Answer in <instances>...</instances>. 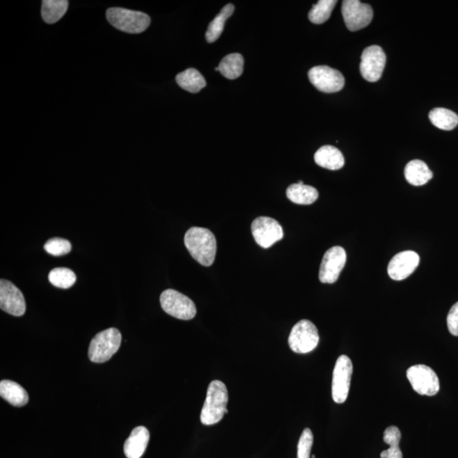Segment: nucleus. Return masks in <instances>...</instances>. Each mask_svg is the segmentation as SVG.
Here are the masks:
<instances>
[{
	"label": "nucleus",
	"instance_id": "10",
	"mask_svg": "<svg viewBox=\"0 0 458 458\" xmlns=\"http://www.w3.org/2000/svg\"><path fill=\"white\" fill-rule=\"evenodd\" d=\"M255 242L267 249L283 238V230L278 221L269 216H259L251 224Z\"/></svg>",
	"mask_w": 458,
	"mask_h": 458
},
{
	"label": "nucleus",
	"instance_id": "2",
	"mask_svg": "<svg viewBox=\"0 0 458 458\" xmlns=\"http://www.w3.org/2000/svg\"><path fill=\"white\" fill-rule=\"evenodd\" d=\"M228 393L226 386L220 380L209 384L207 398L201 410L200 421L204 425H213L222 420L227 410Z\"/></svg>",
	"mask_w": 458,
	"mask_h": 458
},
{
	"label": "nucleus",
	"instance_id": "13",
	"mask_svg": "<svg viewBox=\"0 0 458 458\" xmlns=\"http://www.w3.org/2000/svg\"><path fill=\"white\" fill-rule=\"evenodd\" d=\"M347 252L342 247L333 246L326 251L319 270L321 283H335L347 263Z\"/></svg>",
	"mask_w": 458,
	"mask_h": 458
},
{
	"label": "nucleus",
	"instance_id": "15",
	"mask_svg": "<svg viewBox=\"0 0 458 458\" xmlns=\"http://www.w3.org/2000/svg\"><path fill=\"white\" fill-rule=\"evenodd\" d=\"M419 262L420 258L417 252L413 251L400 252L390 260L388 266V274L394 281H403L416 270Z\"/></svg>",
	"mask_w": 458,
	"mask_h": 458
},
{
	"label": "nucleus",
	"instance_id": "30",
	"mask_svg": "<svg viewBox=\"0 0 458 458\" xmlns=\"http://www.w3.org/2000/svg\"><path fill=\"white\" fill-rule=\"evenodd\" d=\"M313 444V434L310 429H305L298 443L297 458H310Z\"/></svg>",
	"mask_w": 458,
	"mask_h": 458
},
{
	"label": "nucleus",
	"instance_id": "11",
	"mask_svg": "<svg viewBox=\"0 0 458 458\" xmlns=\"http://www.w3.org/2000/svg\"><path fill=\"white\" fill-rule=\"evenodd\" d=\"M309 80L318 90L324 93L339 92L345 86V77L338 70L318 65L308 72Z\"/></svg>",
	"mask_w": 458,
	"mask_h": 458
},
{
	"label": "nucleus",
	"instance_id": "14",
	"mask_svg": "<svg viewBox=\"0 0 458 458\" xmlns=\"http://www.w3.org/2000/svg\"><path fill=\"white\" fill-rule=\"evenodd\" d=\"M0 308L15 317H22L26 313V301L22 291L13 283L0 281Z\"/></svg>",
	"mask_w": 458,
	"mask_h": 458
},
{
	"label": "nucleus",
	"instance_id": "31",
	"mask_svg": "<svg viewBox=\"0 0 458 458\" xmlns=\"http://www.w3.org/2000/svg\"><path fill=\"white\" fill-rule=\"evenodd\" d=\"M446 321L450 333L454 336H458V302L452 306Z\"/></svg>",
	"mask_w": 458,
	"mask_h": 458
},
{
	"label": "nucleus",
	"instance_id": "26",
	"mask_svg": "<svg viewBox=\"0 0 458 458\" xmlns=\"http://www.w3.org/2000/svg\"><path fill=\"white\" fill-rule=\"evenodd\" d=\"M402 434L397 427L390 426L384 430V441L390 445V448L380 454L381 458H403L401 449L399 448Z\"/></svg>",
	"mask_w": 458,
	"mask_h": 458
},
{
	"label": "nucleus",
	"instance_id": "24",
	"mask_svg": "<svg viewBox=\"0 0 458 458\" xmlns=\"http://www.w3.org/2000/svg\"><path fill=\"white\" fill-rule=\"evenodd\" d=\"M221 74L228 79L234 80L242 75L244 58L239 53L228 54L219 65Z\"/></svg>",
	"mask_w": 458,
	"mask_h": 458
},
{
	"label": "nucleus",
	"instance_id": "16",
	"mask_svg": "<svg viewBox=\"0 0 458 458\" xmlns=\"http://www.w3.org/2000/svg\"><path fill=\"white\" fill-rule=\"evenodd\" d=\"M149 441V430L143 426L136 427L124 443V453L127 458H141L146 451Z\"/></svg>",
	"mask_w": 458,
	"mask_h": 458
},
{
	"label": "nucleus",
	"instance_id": "22",
	"mask_svg": "<svg viewBox=\"0 0 458 458\" xmlns=\"http://www.w3.org/2000/svg\"><path fill=\"white\" fill-rule=\"evenodd\" d=\"M69 2L67 0H45L42 3V17L48 24L59 22L67 13Z\"/></svg>",
	"mask_w": 458,
	"mask_h": 458
},
{
	"label": "nucleus",
	"instance_id": "8",
	"mask_svg": "<svg viewBox=\"0 0 458 458\" xmlns=\"http://www.w3.org/2000/svg\"><path fill=\"white\" fill-rule=\"evenodd\" d=\"M353 365L349 356L342 355L337 359L333 372L332 397L336 403L347 401L350 391Z\"/></svg>",
	"mask_w": 458,
	"mask_h": 458
},
{
	"label": "nucleus",
	"instance_id": "29",
	"mask_svg": "<svg viewBox=\"0 0 458 458\" xmlns=\"http://www.w3.org/2000/svg\"><path fill=\"white\" fill-rule=\"evenodd\" d=\"M45 250L54 256L65 255L72 251V244L68 239L53 238L45 243Z\"/></svg>",
	"mask_w": 458,
	"mask_h": 458
},
{
	"label": "nucleus",
	"instance_id": "12",
	"mask_svg": "<svg viewBox=\"0 0 458 458\" xmlns=\"http://www.w3.org/2000/svg\"><path fill=\"white\" fill-rule=\"evenodd\" d=\"M386 64V56L378 45L370 46L363 50L360 72L363 79L368 81H377L382 77Z\"/></svg>",
	"mask_w": 458,
	"mask_h": 458
},
{
	"label": "nucleus",
	"instance_id": "27",
	"mask_svg": "<svg viewBox=\"0 0 458 458\" xmlns=\"http://www.w3.org/2000/svg\"><path fill=\"white\" fill-rule=\"evenodd\" d=\"M335 0H320L313 9L310 10L308 18L314 24H323L331 17L333 8L335 7Z\"/></svg>",
	"mask_w": 458,
	"mask_h": 458
},
{
	"label": "nucleus",
	"instance_id": "21",
	"mask_svg": "<svg viewBox=\"0 0 458 458\" xmlns=\"http://www.w3.org/2000/svg\"><path fill=\"white\" fill-rule=\"evenodd\" d=\"M176 81L180 87L192 94L199 93L207 86L204 77L196 69L189 68L182 72L176 77Z\"/></svg>",
	"mask_w": 458,
	"mask_h": 458
},
{
	"label": "nucleus",
	"instance_id": "20",
	"mask_svg": "<svg viewBox=\"0 0 458 458\" xmlns=\"http://www.w3.org/2000/svg\"><path fill=\"white\" fill-rule=\"evenodd\" d=\"M405 177L413 186L425 185L433 177V173L426 163L420 160H413L407 163L405 168Z\"/></svg>",
	"mask_w": 458,
	"mask_h": 458
},
{
	"label": "nucleus",
	"instance_id": "17",
	"mask_svg": "<svg viewBox=\"0 0 458 458\" xmlns=\"http://www.w3.org/2000/svg\"><path fill=\"white\" fill-rule=\"evenodd\" d=\"M314 160L321 168L329 170H339L345 165V158L342 153L335 146H322L314 155Z\"/></svg>",
	"mask_w": 458,
	"mask_h": 458
},
{
	"label": "nucleus",
	"instance_id": "19",
	"mask_svg": "<svg viewBox=\"0 0 458 458\" xmlns=\"http://www.w3.org/2000/svg\"><path fill=\"white\" fill-rule=\"evenodd\" d=\"M286 196L291 203L298 205H310L318 199V191L313 186L306 185L300 181L289 186Z\"/></svg>",
	"mask_w": 458,
	"mask_h": 458
},
{
	"label": "nucleus",
	"instance_id": "18",
	"mask_svg": "<svg viewBox=\"0 0 458 458\" xmlns=\"http://www.w3.org/2000/svg\"><path fill=\"white\" fill-rule=\"evenodd\" d=\"M0 395L14 406H25L29 401V394L24 388L11 380H2L0 382Z\"/></svg>",
	"mask_w": 458,
	"mask_h": 458
},
{
	"label": "nucleus",
	"instance_id": "25",
	"mask_svg": "<svg viewBox=\"0 0 458 458\" xmlns=\"http://www.w3.org/2000/svg\"><path fill=\"white\" fill-rule=\"evenodd\" d=\"M429 118L434 126L442 130L451 131L458 124V116L448 109L434 108L429 112Z\"/></svg>",
	"mask_w": 458,
	"mask_h": 458
},
{
	"label": "nucleus",
	"instance_id": "23",
	"mask_svg": "<svg viewBox=\"0 0 458 458\" xmlns=\"http://www.w3.org/2000/svg\"><path fill=\"white\" fill-rule=\"evenodd\" d=\"M234 11V5L228 3V5L225 6L221 10L220 13L216 15L214 20L210 23L207 33H205V40H207L209 44H212V42H214L219 40L221 34L223 32L225 22L231 17Z\"/></svg>",
	"mask_w": 458,
	"mask_h": 458
},
{
	"label": "nucleus",
	"instance_id": "3",
	"mask_svg": "<svg viewBox=\"0 0 458 458\" xmlns=\"http://www.w3.org/2000/svg\"><path fill=\"white\" fill-rule=\"evenodd\" d=\"M106 17L115 29L127 33H141L150 24L148 15L123 8H111L106 11Z\"/></svg>",
	"mask_w": 458,
	"mask_h": 458
},
{
	"label": "nucleus",
	"instance_id": "6",
	"mask_svg": "<svg viewBox=\"0 0 458 458\" xmlns=\"http://www.w3.org/2000/svg\"><path fill=\"white\" fill-rule=\"evenodd\" d=\"M319 342L317 329L312 322L301 320L294 326L289 336V345L294 352L306 354L315 350Z\"/></svg>",
	"mask_w": 458,
	"mask_h": 458
},
{
	"label": "nucleus",
	"instance_id": "7",
	"mask_svg": "<svg viewBox=\"0 0 458 458\" xmlns=\"http://www.w3.org/2000/svg\"><path fill=\"white\" fill-rule=\"evenodd\" d=\"M406 377L413 389L419 395L432 397L440 390V381L436 372L426 365L411 367L406 371Z\"/></svg>",
	"mask_w": 458,
	"mask_h": 458
},
{
	"label": "nucleus",
	"instance_id": "28",
	"mask_svg": "<svg viewBox=\"0 0 458 458\" xmlns=\"http://www.w3.org/2000/svg\"><path fill=\"white\" fill-rule=\"evenodd\" d=\"M49 281L60 289H69L74 285L77 277L74 271L65 267H56L50 271Z\"/></svg>",
	"mask_w": 458,
	"mask_h": 458
},
{
	"label": "nucleus",
	"instance_id": "4",
	"mask_svg": "<svg viewBox=\"0 0 458 458\" xmlns=\"http://www.w3.org/2000/svg\"><path fill=\"white\" fill-rule=\"evenodd\" d=\"M121 342V333L115 328L107 329L97 333L89 345V359L95 363L107 362L118 352Z\"/></svg>",
	"mask_w": 458,
	"mask_h": 458
},
{
	"label": "nucleus",
	"instance_id": "9",
	"mask_svg": "<svg viewBox=\"0 0 458 458\" xmlns=\"http://www.w3.org/2000/svg\"><path fill=\"white\" fill-rule=\"evenodd\" d=\"M343 18L347 29L356 32L370 24L374 17V10L368 3L359 0H345L342 2Z\"/></svg>",
	"mask_w": 458,
	"mask_h": 458
},
{
	"label": "nucleus",
	"instance_id": "1",
	"mask_svg": "<svg viewBox=\"0 0 458 458\" xmlns=\"http://www.w3.org/2000/svg\"><path fill=\"white\" fill-rule=\"evenodd\" d=\"M184 244L196 262L205 267L212 266L215 261L216 240L207 228L193 227L184 236Z\"/></svg>",
	"mask_w": 458,
	"mask_h": 458
},
{
	"label": "nucleus",
	"instance_id": "5",
	"mask_svg": "<svg viewBox=\"0 0 458 458\" xmlns=\"http://www.w3.org/2000/svg\"><path fill=\"white\" fill-rule=\"evenodd\" d=\"M160 301L164 312L177 319L191 320L196 315V306L191 299L175 290L163 291Z\"/></svg>",
	"mask_w": 458,
	"mask_h": 458
}]
</instances>
